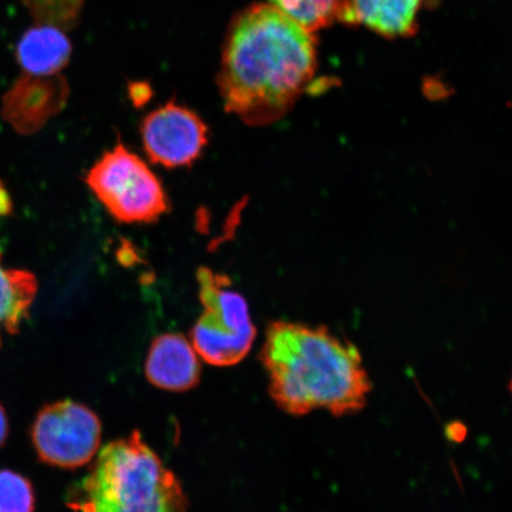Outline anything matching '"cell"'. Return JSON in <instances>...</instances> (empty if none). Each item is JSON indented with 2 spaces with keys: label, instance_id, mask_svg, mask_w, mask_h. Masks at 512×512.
I'll use <instances>...</instances> for the list:
<instances>
[{
  "label": "cell",
  "instance_id": "6da1fadb",
  "mask_svg": "<svg viewBox=\"0 0 512 512\" xmlns=\"http://www.w3.org/2000/svg\"><path fill=\"white\" fill-rule=\"evenodd\" d=\"M317 72L315 34L271 4H254L230 22L219 89L224 108L243 123L284 118Z\"/></svg>",
  "mask_w": 512,
  "mask_h": 512
},
{
  "label": "cell",
  "instance_id": "7a4b0ae2",
  "mask_svg": "<svg viewBox=\"0 0 512 512\" xmlns=\"http://www.w3.org/2000/svg\"><path fill=\"white\" fill-rule=\"evenodd\" d=\"M260 360L271 398L294 416L326 409L334 416L361 412L373 389L360 351L325 326L277 320L268 325Z\"/></svg>",
  "mask_w": 512,
  "mask_h": 512
},
{
  "label": "cell",
  "instance_id": "3957f363",
  "mask_svg": "<svg viewBox=\"0 0 512 512\" xmlns=\"http://www.w3.org/2000/svg\"><path fill=\"white\" fill-rule=\"evenodd\" d=\"M69 505L78 512H185L187 497L136 431L102 448Z\"/></svg>",
  "mask_w": 512,
  "mask_h": 512
},
{
  "label": "cell",
  "instance_id": "277c9868",
  "mask_svg": "<svg viewBox=\"0 0 512 512\" xmlns=\"http://www.w3.org/2000/svg\"><path fill=\"white\" fill-rule=\"evenodd\" d=\"M197 280L203 313L191 330L192 347L213 366H234L251 351L256 335L246 299L207 267L198 270Z\"/></svg>",
  "mask_w": 512,
  "mask_h": 512
},
{
  "label": "cell",
  "instance_id": "5b68a950",
  "mask_svg": "<svg viewBox=\"0 0 512 512\" xmlns=\"http://www.w3.org/2000/svg\"><path fill=\"white\" fill-rule=\"evenodd\" d=\"M86 183L108 213L121 223H152L170 208L155 172L123 144L104 153L88 171Z\"/></svg>",
  "mask_w": 512,
  "mask_h": 512
},
{
  "label": "cell",
  "instance_id": "8992f818",
  "mask_svg": "<svg viewBox=\"0 0 512 512\" xmlns=\"http://www.w3.org/2000/svg\"><path fill=\"white\" fill-rule=\"evenodd\" d=\"M31 438L41 462L79 469L91 462L99 450L101 422L88 407L63 400L38 413Z\"/></svg>",
  "mask_w": 512,
  "mask_h": 512
},
{
  "label": "cell",
  "instance_id": "52a82bcc",
  "mask_svg": "<svg viewBox=\"0 0 512 512\" xmlns=\"http://www.w3.org/2000/svg\"><path fill=\"white\" fill-rule=\"evenodd\" d=\"M144 150L152 163L166 169L190 166L208 144V127L187 107L168 102L143 120Z\"/></svg>",
  "mask_w": 512,
  "mask_h": 512
},
{
  "label": "cell",
  "instance_id": "ba28073f",
  "mask_svg": "<svg viewBox=\"0 0 512 512\" xmlns=\"http://www.w3.org/2000/svg\"><path fill=\"white\" fill-rule=\"evenodd\" d=\"M68 81L63 75L21 73L2 98L0 115L21 136H34L67 106Z\"/></svg>",
  "mask_w": 512,
  "mask_h": 512
},
{
  "label": "cell",
  "instance_id": "9c48e42d",
  "mask_svg": "<svg viewBox=\"0 0 512 512\" xmlns=\"http://www.w3.org/2000/svg\"><path fill=\"white\" fill-rule=\"evenodd\" d=\"M145 375L159 389L188 392L200 383L201 364L191 342L182 335L169 332L152 342Z\"/></svg>",
  "mask_w": 512,
  "mask_h": 512
},
{
  "label": "cell",
  "instance_id": "30bf717a",
  "mask_svg": "<svg viewBox=\"0 0 512 512\" xmlns=\"http://www.w3.org/2000/svg\"><path fill=\"white\" fill-rule=\"evenodd\" d=\"M422 4L424 0H341L337 22L386 38L409 37L418 29Z\"/></svg>",
  "mask_w": 512,
  "mask_h": 512
},
{
  "label": "cell",
  "instance_id": "8fae6325",
  "mask_svg": "<svg viewBox=\"0 0 512 512\" xmlns=\"http://www.w3.org/2000/svg\"><path fill=\"white\" fill-rule=\"evenodd\" d=\"M73 46L67 31L50 24L35 23L17 43L16 60L24 74L60 75L72 59Z\"/></svg>",
  "mask_w": 512,
  "mask_h": 512
},
{
  "label": "cell",
  "instance_id": "7c38bea8",
  "mask_svg": "<svg viewBox=\"0 0 512 512\" xmlns=\"http://www.w3.org/2000/svg\"><path fill=\"white\" fill-rule=\"evenodd\" d=\"M38 290L34 274L23 270H9L2 264L0 254V328L17 334L34 303Z\"/></svg>",
  "mask_w": 512,
  "mask_h": 512
},
{
  "label": "cell",
  "instance_id": "4fadbf2b",
  "mask_svg": "<svg viewBox=\"0 0 512 512\" xmlns=\"http://www.w3.org/2000/svg\"><path fill=\"white\" fill-rule=\"evenodd\" d=\"M341 0H268V4L316 34L337 21Z\"/></svg>",
  "mask_w": 512,
  "mask_h": 512
},
{
  "label": "cell",
  "instance_id": "5bb4252c",
  "mask_svg": "<svg viewBox=\"0 0 512 512\" xmlns=\"http://www.w3.org/2000/svg\"><path fill=\"white\" fill-rule=\"evenodd\" d=\"M35 23L50 24L64 31L79 24L87 0H21Z\"/></svg>",
  "mask_w": 512,
  "mask_h": 512
},
{
  "label": "cell",
  "instance_id": "9a60e30c",
  "mask_svg": "<svg viewBox=\"0 0 512 512\" xmlns=\"http://www.w3.org/2000/svg\"><path fill=\"white\" fill-rule=\"evenodd\" d=\"M34 504V490L27 478L0 471V512H32Z\"/></svg>",
  "mask_w": 512,
  "mask_h": 512
},
{
  "label": "cell",
  "instance_id": "2e32d148",
  "mask_svg": "<svg viewBox=\"0 0 512 512\" xmlns=\"http://www.w3.org/2000/svg\"><path fill=\"white\" fill-rule=\"evenodd\" d=\"M446 438L452 443H463L467 435V427L460 421H452L446 425Z\"/></svg>",
  "mask_w": 512,
  "mask_h": 512
},
{
  "label": "cell",
  "instance_id": "e0dca14e",
  "mask_svg": "<svg viewBox=\"0 0 512 512\" xmlns=\"http://www.w3.org/2000/svg\"><path fill=\"white\" fill-rule=\"evenodd\" d=\"M12 210V203L9 191L0 182V215H9Z\"/></svg>",
  "mask_w": 512,
  "mask_h": 512
},
{
  "label": "cell",
  "instance_id": "ac0fdd59",
  "mask_svg": "<svg viewBox=\"0 0 512 512\" xmlns=\"http://www.w3.org/2000/svg\"><path fill=\"white\" fill-rule=\"evenodd\" d=\"M9 434V421L8 415L5 413V409L0 405V447L5 443L6 438Z\"/></svg>",
  "mask_w": 512,
  "mask_h": 512
},
{
  "label": "cell",
  "instance_id": "d6986e66",
  "mask_svg": "<svg viewBox=\"0 0 512 512\" xmlns=\"http://www.w3.org/2000/svg\"><path fill=\"white\" fill-rule=\"evenodd\" d=\"M510 392L512 394V379H511V382H510Z\"/></svg>",
  "mask_w": 512,
  "mask_h": 512
}]
</instances>
